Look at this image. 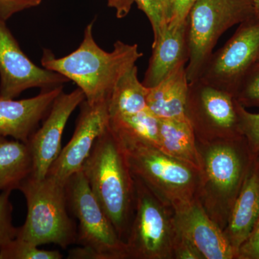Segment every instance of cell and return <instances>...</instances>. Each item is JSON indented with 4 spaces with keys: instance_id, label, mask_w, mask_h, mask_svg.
Listing matches in <instances>:
<instances>
[{
    "instance_id": "obj_1",
    "label": "cell",
    "mask_w": 259,
    "mask_h": 259,
    "mask_svg": "<svg viewBox=\"0 0 259 259\" xmlns=\"http://www.w3.org/2000/svg\"><path fill=\"white\" fill-rule=\"evenodd\" d=\"M93 25L89 24L79 47L69 55L56 58L46 49L41 59L42 67L74 81L90 104L109 101L119 79L143 56L137 44L120 40L110 52L103 50L94 38Z\"/></svg>"
},
{
    "instance_id": "obj_2",
    "label": "cell",
    "mask_w": 259,
    "mask_h": 259,
    "mask_svg": "<svg viewBox=\"0 0 259 259\" xmlns=\"http://www.w3.org/2000/svg\"><path fill=\"white\" fill-rule=\"evenodd\" d=\"M81 170L119 237L125 242L134 213L135 180L123 148L109 125L95 141Z\"/></svg>"
},
{
    "instance_id": "obj_3",
    "label": "cell",
    "mask_w": 259,
    "mask_h": 259,
    "mask_svg": "<svg viewBox=\"0 0 259 259\" xmlns=\"http://www.w3.org/2000/svg\"><path fill=\"white\" fill-rule=\"evenodd\" d=\"M115 135L123 148L133 176L172 210L199 198L200 169L151 145Z\"/></svg>"
},
{
    "instance_id": "obj_4",
    "label": "cell",
    "mask_w": 259,
    "mask_h": 259,
    "mask_svg": "<svg viewBox=\"0 0 259 259\" xmlns=\"http://www.w3.org/2000/svg\"><path fill=\"white\" fill-rule=\"evenodd\" d=\"M19 190L27 202L26 220L17 238L40 246L55 244L66 249L76 243L77 227L70 217L66 184L52 177L29 176Z\"/></svg>"
},
{
    "instance_id": "obj_5",
    "label": "cell",
    "mask_w": 259,
    "mask_h": 259,
    "mask_svg": "<svg viewBox=\"0 0 259 259\" xmlns=\"http://www.w3.org/2000/svg\"><path fill=\"white\" fill-rule=\"evenodd\" d=\"M254 15L251 0H197L187 18L189 81L200 77L218 39Z\"/></svg>"
},
{
    "instance_id": "obj_6",
    "label": "cell",
    "mask_w": 259,
    "mask_h": 259,
    "mask_svg": "<svg viewBox=\"0 0 259 259\" xmlns=\"http://www.w3.org/2000/svg\"><path fill=\"white\" fill-rule=\"evenodd\" d=\"M134 218L126 239L127 258H174L176 231L173 211L141 181L134 178Z\"/></svg>"
},
{
    "instance_id": "obj_7",
    "label": "cell",
    "mask_w": 259,
    "mask_h": 259,
    "mask_svg": "<svg viewBox=\"0 0 259 259\" xmlns=\"http://www.w3.org/2000/svg\"><path fill=\"white\" fill-rule=\"evenodd\" d=\"M66 192L69 209L79 222L76 243L95 250L100 259L128 258L125 242L97 201L82 170L66 182Z\"/></svg>"
},
{
    "instance_id": "obj_8",
    "label": "cell",
    "mask_w": 259,
    "mask_h": 259,
    "mask_svg": "<svg viewBox=\"0 0 259 259\" xmlns=\"http://www.w3.org/2000/svg\"><path fill=\"white\" fill-rule=\"evenodd\" d=\"M230 139L199 142L201 158V185L199 201L206 212L221 227L227 203L239 185L242 163Z\"/></svg>"
},
{
    "instance_id": "obj_9",
    "label": "cell",
    "mask_w": 259,
    "mask_h": 259,
    "mask_svg": "<svg viewBox=\"0 0 259 259\" xmlns=\"http://www.w3.org/2000/svg\"><path fill=\"white\" fill-rule=\"evenodd\" d=\"M187 116L199 142L230 139L237 133L241 134L236 98L202 80L189 84Z\"/></svg>"
},
{
    "instance_id": "obj_10",
    "label": "cell",
    "mask_w": 259,
    "mask_h": 259,
    "mask_svg": "<svg viewBox=\"0 0 259 259\" xmlns=\"http://www.w3.org/2000/svg\"><path fill=\"white\" fill-rule=\"evenodd\" d=\"M259 58V18L253 15L239 24L233 36L212 54L199 79L233 96Z\"/></svg>"
},
{
    "instance_id": "obj_11",
    "label": "cell",
    "mask_w": 259,
    "mask_h": 259,
    "mask_svg": "<svg viewBox=\"0 0 259 259\" xmlns=\"http://www.w3.org/2000/svg\"><path fill=\"white\" fill-rule=\"evenodd\" d=\"M5 22L0 18V95L15 99L28 89L49 90L69 81L62 75L34 64Z\"/></svg>"
},
{
    "instance_id": "obj_12",
    "label": "cell",
    "mask_w": 259,
    "mask_h": 259,
    "mask_svg": "<svg viewBox=\"0 0 259 259\" xmlns=\"http://www.w3.org/2000/svg\"><path fill=\"white\" fill-rule=\"evenodd\" d=\"M108 102L90 104L83 101L72 138L54 162L47 176L62 183L81 170L97 139L107 129L110 121Z\"/></svg>"
},
{
    "instance_id": "obj_13",
    "label": "cell",
    "mask_w": 259,
    "mask_h": 259,
    "mask_svg": "<svg viewBox=\"0 0 259 259\" xmlns=\"http://www.w3.org/2000/svg\"><path fill=\"white\" fill-rule=\"evenodd\" d=\"M84 100V95L79 88L69 93L62 91L56 97L41 127L33 133L27 143L32 159L30 176L39 180L47 177L62 149L61 139L70 116Z\"/></svg>"
},
{
    "instance_id": "obj_14",
    "label": "cell",
    "mask_w": 259,
    "mask_h": 259,
    "mask_svg": "<svg viewBox=\"0 0 259 259\" xmlns=\"http://www.w3.org/2000/svg\"><path fill=\"white\" fill-rule=\"evenodd\" d=\"M177 234L190 241L204 259H232L236 251L224 231L209 217L199 199L173 209Z\"/></svg>"
},
{
    "instance_id": "obj_15",
    "label": "cell",
    "mask_w": 259,
    "mask_h": 259,
    "mask_svg": "<svg viewBox=\"0 0 259 259\" xmlns=\"http://www.w3.org/2000/svg\"><path fill=\"white\" fill-rule=\"evenodd\" d=\"M62 91L63 86H59L20 100L0 95V136H10L27 144Z\"/></svg>"
},
{
    "instance_id": "obj_16",
    "label": "cell",
    "mask_w": 259,
    "mask_h": 259,
    "mask_svg": "<svg viewBox=\"0 0 259 259\" xmlns=\"http://www.w3.org/2000/svg\"><path fill=\"white\" fill-rule=\"evenodd\" d=\"M188 23L168 26L153 38L152 55L143 83L148 88L156 86L182 64L189 60Z\"/></svg>"
},
{
    "instance_id": "obj_17",
    "label": "cell",
    "mask_w": 259,
    "mask_h": 259,
    "mask_svg": "<svg viewBox=\"0 0 259 259\" xmlns=\"http://www.w3.org/2000/svg\"><path fill=\"white\" fill-rule=\"evenodd\" d=\"M187 64L180 65L156 86L149 88L147 107L161 119L187 120L189 84Z\"/></svg>"
},
{
    "instance_id": "obj_18",
    "label": "cell",
    "mask_w": 259,
    "mask_h": 259,
    "mask_svg": "<svg viewBox=\"0 0 259 259\" xmlns=\"http://www.w3.org/2000/svg\"><path fill=\"white\" fill-rule=\"evenodd\" d=\"M259 218V175L253 173L245 179L241 192L232 206L225 234L236 256L249 237Z\"/></svg>"
},
{
    "instance_id": "obj_19",
    "label": "cell",
    "mask_w": 259,
    "mask_h": 259,
    "mask_svg": "<svg viewBox=\"0 0 259 259\" xmlns=\"http://www.w3.org/2000/svg\"><path fill=\"white\" fill-rule=\"evenodd\" d=\"M168 156L201 170V158L193 127L189 119H161L159 148Z\"/></svg>"
},
{
    "instance_id": "obj_20",
    "label": "cell",
    "mask_w": 259,
    "mask_h": 259,
    "mask_svg": "<svg viewBox=\"0 0 259 259\" xmlns=\"http://www.w3.org/2000/svg\"><path fill=\"white\" fill-rule=\"evenodd\" d=\"M32 171L28 145L15 139H3L0 142V191L19 190Z\"/></svg>"
},
{
    "instance_id": "obj_21",
    "label": "cell",
    "mask_w": 259,
    "mask_h": 259,
    "mask_svg": "<svg viewBox=\"0 0 259 259\" xmlns=\"http://www.w3.org/2000/svg\"><path fill=\"white\" fill-rule=\"evenodd\" d=\"M149 88L140 81L136 65L116 83L108 102L110 117L134 115L147 108Z\"/></svg>"
},
{
    "instance_id": "obj_22",
    "label": "cell",
    "mask_w": 259,
    "mask_h": 259,
    "mask_svg": "<svg viewBox=\"0 0 259 259\" xmlns=\"http://www.w3.org/2000/svg\"><path fill=\"white\" fill-rule=\"evenodd\" d=\"M160 118L149 109L134 115L110 117L109 126L121 137L159 148Z\"/></svg>"
},
{
    "instance_id": "obj_23",
    "label": "cell",
    "mask_w": 259,
    "mask_h": 259,
    "mask_svg": "<svg viewBox=\"0 0 259 259\" xmlns=\"http://www.w3.org/2000/svg\"><path fill=\"white\" fill-rule=\"evenodd\" d=\"M58 250L40 249L37 245L16 238L0 249V259H61Z\"/></svg>"
},
{
    "instance_id": "obj_24",
    "label": "cell",
    "mask_w": 259,
    "mask_h": 259,
    "mask_svg": "<svg viewBox=\"0 0 259 259\" xmlns=\"http://www.w3.org/2000/svg\"><path fill=\"white\" fill-rule=\"evenodd\" d=\"M234 97L242 106H259V59L255 61L242 79Z\"/></svg>"
},
{
    "instance_id": "obj_25",
    "label": "cell",
    "mask_w": 259,
    "mask_h": 259,
    "mask_svg": "<svg viewBox=\"0 0 259 259\" xmlns=\"http://www.w3.org/2000/svg\"><path fill=\"white\" fill-rule=\"evenodd\" d=\"M12 191L0 194V249L18 236V228L13 224V205L10 202Z\"/></svg>"
},
{
    "instance_id": "obj_26",
    "label": "cell",
    "mask_w": 259,
    "mask_h": 259,
    "mask_svg": "<svg viewBox=\"0 0 259 259\" xmlns=\"http://www.w3.org/2000/svg\"><path fill=\"white\" fill-rule=\"evenodd\" d=\"M134 2L144 12L151 23L153 38L157 37L168 25L163 0H134Z\"/></svg>"
},
{
    "instance_id": "obj_27",
    "label": "cell",
    "mask_w": 259,
    "mask_h": 259,
    "mask_svg": "<svg viewBox=\"0 0 259 259\" xmlns=\"http://www.w3.org/2000/svg\"><path fill=\"white\" fill-rule=\"evenodd\" d=\"M237 101V100H236ZM240 131L244 135L253 150H259V113H251L237 102Z\"/></svg>"
},
{
    "instance_id": "obj_28",
    "label": "cell",
    "mask_w": 259,
    "mask_h": 259,
    "mask_svg": "<svg viewBox=\"0 0 259 259\" xmlns=\"http://www.w3.org/2000/svg\"><path fill=\"white\" fill-rule=\"evenodd\" d=\"M240 258L259 259V218L248 239L238 250Z\"/></svg>"
},
{
    "instance_id": "obj_29",
    "label": "cell",
    "mask_w": 259,
    "mask_h": 259,
    "mask_svg": "<svg viewBox=\"0 0 259 259\" xmlns=\"http://www.w3.org/2000/svg\"><path fill=\"white\" fill-rule=\"evenodd\" d=\"M174 258L179 259H204L190 241L176 233L174 244Z\"/></svg>"
},
{
    "instance_id": "obj_30",
    "label": "cell",
    "mask_w": 259,
    "mask_h": 259,
    "mask_svg": "<svg viewBox=\"0 0 259 259\" xmlns=\"http://www.w3.org/2000/svg\"><path fill=\"white\" fill-rule=\"evenodd\" d=\"M197 0H174L172 14L168 26H177L185 23Z\"/></svg>"
},
{
    "instance_id": "obj_31",
    "label": "cell",
    "mask_w": 259,
    "mask_h": 259,
    "mask_svg": "<svg viewBox=\"0 0 259 259\" xmlns=\"http://www.w3.org/2000/svg\"><path fill=\"white\" fill-rule=\"evenodd\" d=\"M32 7L29 0H0V18L7 21L15 13Z\"/></svg>"
},
{
    "instance_id": "obj_32",
    "label": "cell",
    "mask_w": 259,
    "mask_h": 259,
    "mask_svg": "<svg viewBox=\"0 0 259 259\" xmlns=\"http://www.w3.org/2000/svg\"><path fill=\"white\" fill-rule=\"evenodd\" d=\"M109 7L115 10L116 15L118 18L127 16L131 11L134 0H107Z\"/></svg>"
},
{
    "instance_id": "obj_33",
    "label": "cell",
    "mask_w": 259,
    "mask_h": 259,
    "mask_svg": "<svg viewBox=\"0 0 259 259\" xmlns=\"http://www.w3.org/2000/svg\"><path fill=\"white\" fill-rule=\"evenodd\" d=\"M68 258L70 259H100L96 252L88 247H78L70 250Z\"/></svg>"
},
{
    "instance_id": "obj_34",
    "label": "cell",
    "mask_w": 259,
    "mask_h": 259,
    "mask_svg": "<svg viewBox=\"0 0 259 259\" xmlns=\"http://www.w3.org/2000/svg\"><path fill=\"white\" fill-rule=\"evenodd\" d=\"M174 0H163V7H164L165 15L167 23H169L172 14Z\"/></svg>"
},
{
    "instance_id": "obj_35",
    "label": "cell",
    "mask_w": 259,
    "mask_h": 259,
    "mask_svg": "<svg viewBox=\"0 0 259 259\" xmlns=\"http://www.w3.org/2000/svg\"><path fill=\"white\" fill-rule=\"evenodd\" d=\"M251 2L254 15L259 18V0H251Z\"/></svg>"
},
{
    "instance_id": "obj_36",
    "label": "cell",
    "mask_w": 259,
    "mask_h": 259,
    "mask_svg": "<svg viewBox=\"0 0 259 259\" xmlns=\"http://www.w3.org/2000/svg\"><path fill=\"white\" fill-rule=\"evenodd\" d=\"M29 1L32 3V6L35 7L37 6L38 5H40L42 0H29Z\"/></svg>"
},
{
    "instance_id": "obj_37",
    "label": "cell",
    "mask_w": 259,
    "mask_h": 259,
    "mask_svg": "<svg viewBox=\"0 0 259 259\" xmlns=\"http://www.w3.org/2000/svg\"><path fill=\"white\" fill-rule=\"evenodd\" d=\"M4 139H5V138L2 137V136H0V142H1V141H3V140Z\"/></svg>"
},
{
    "instance_id": "obj_38",
    "label": "cell",
    "mask_w": 259,
    "mask_h": 259,
    "mask_svg": "<svg viewBox=\"0 0 259 259\" xmlns=\"http://www.w3.org/2000/svg\"><path fill=\"white\" fill-rule=\"evenodd\" d=\"M258 59H259V58H258Z\"/></svg>"
}]
</instances>
